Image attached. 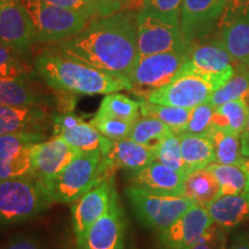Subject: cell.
I'll return each mask as SVG.
<instances>
[{
    "label": "cell",
    "instance_id": "cell-1",
    "mask_svg": "<svg viewBox=\"0 0 249 249\" xmlns=\"http://www.w3.org/2000/svg\"><path fill=\"white\" fill-rule=\"evenodd\" d=\"M136 15L138 11L124 9L91 18L77 35L52 45L76 60L129 80L140 58Z\"/></svg>",
    "mask_w": 249,
    "mask_h": 249
},
{
    "label": "cell",
    "instance_id": "cell-2",
    "mask_svg": "<svg viewBox=\"0 0 249 249\" xmlns=\"http://www.w3.org/2000/svg\"><path fill=\"white\" fill-rule=\"evenodd\" d=\"M34 70L50 88L73 95H107L132 89V83L126 77L76 60L53 45L34 58Z\"/></svg>",
    "mask_w": 249,
    "mask_h": 249
},
{
    "label": "cell",
    "instance_id": "cell-3",
    "mask_svg": "<svg viewBox=\"0 0 249 249\" xmlns=\"http://www.w3.org/2000/svg\"><path fill=\"white\" fill-rule=\"evenodd\" d=\"M52 203L43 182L33 176L0 180V226L26 222Z\"/></svg>",
    "mask_w": 249,
    "mask_h": 249
},
{
    "label": "cell",
    "instance_id": "cell-4",
    "mask_svg": "<svg viewBox=\"0 0 249 249\" xmlns=\"http://www.w3.org/2000/svg\"><path fill=\"white\" fill-rule=\"evenodd\" d=\"M101 151L80 152L60 172L42 181L54 203H73L93 186L104 181Z\"/></svg>",
    "mask_w": 249,
    "mask_h": 249
},
{
    "label": "cell",
    "instance_id": "cell-5",
    "mask_svg": "<svg viewBox=\"0 0 249 249\" xmlns=\"http://www.w3.org/2000/svg\"><path fill=\"white\" fill-rule=\"evenodd\" d=\"M29 13L36 42L58 44L81 33L92 18L46 0H20Z\"/></svg>",
    "mask_w": 249,
    "mask_h": 249
},
{
    "label": "cell",
    "instance_id": "cell-6",
    "mask_svg": "<svg viewBox=\"0 0 249 249\" xmlns=\"http://www.w3.org/2000/svg\"><path fill=\"white\" fill-rule=\"evenodd\" d=\"M223 85L222 81L198 73L185 64L171 82L151 92L145 101L193 108L209 101L211 95Z\"/></svg>",
    "mask_w": 249,
    "mask_h": 249
},
{
    "label": "cell",
    "instance_id": "cell-7",
    "mask_svg": "<svg viewBox=\"0 0 249 249\" xmlns=\"http://www.w3.org/2000/svg\"><path fill=\"white\" fill-rule=\"evenodd\" d=\"M189 48L140 57L129 80L130 91L145 99L155 90L171 82L188 60Z\"/></svg>",
    "mask_w": 249,
    "mask_h": 249
},
{
    "label": "cell",
    "instance_id": "cell-8",
    "mask_svg": "<svg viewBox=\"0 0 249 249\" xmlns=\"http://www.w3.org/2000/svg\"><path fill=\"white\" fill-rule=\"evenodd\" d=\"M126 195L143 225L163 230L181 217L195 203L183 195H161L128 186Z\"/></svg>",
    "mask_w": 249,
    "mask_h": 249
},
{
    "label": "cell",
    "instance_id": "cell-9",
    "mask_svg": "<svg viewBox=\"0 0 249 249\" xmlns=\"http://www.w3.org/2000/svg\"><path fill=\"white\" fill-rule=\"evenodd\" d=\"M140 57L189 48L179 22L142 8L136 15Z\"/></svg>",
    "mask_w": 249,
    "mask_h": 249
},
{
    "label": "cell",
    "instance_id": "cell-10",
    "mask_svg": "<svg viewBox=\"0 0 249 249\" xmlns=\"http://www.w3.org/2000/svg\"><path fill=\"white\" fill-rule=\"evenodd\" d=\"M207 207L194 204L181 217L160 230L161 249H192L213 224Z\"/></svg>",
    "mask_w": 249,
    "mask_h": 249
},
{
    "label": "cell",
    "instance_id": "cell-11",
    "mask_svg": "<svg viewBox=\"0 0 249 249\" xmlns=\"http://www.w3.org/2000/svg\"><path fill=\"white\" fill-rule=\"evenodd\" d=\"M43 140V133L0 135V180L31 176V147Z\"/></svg>",
    "mask_w": 249,
    "mask_h": 249
},
{
    "label": "cell",
    "instance_id": "cell-12",
    "mask_svg": "<svg viewBox=\"0 0 249 249\" xmlns=\"http://www.w3.org/2000/svg\"><path fill=\"white\" fill-rule=\"evenodd\" d=\"M79 249H126V224L118 194L107 213L90 226Z\"/></svg>",
    "mask_w": 249,
    "mask_h": 249
},
{
    "label": "cell",
    "instance_id": "cell-13",
    "mask_svg": "<svg viewBox=\"0 0 249 249\" xmlns=\"http://www.w3.org/2000/svg\"><path fill=\"white\" fill-rule=\"evenodd\" d=\"M0 42L22 55L36 43L29 13L20 0H0Z\"/></svg>",
    "mask_w": 249,
    "mask_h": 249
},
{
    "label": "cell",
    "instance_id": "cell-14",
    "mask_svg": "<svg viewBox=\"0 0 249 249\" xmlns=\"http://www.w3.org/2000/svg\"><path fill=\"white\" fill-rule=\"evenodd\" d=\"M116 194L113 178H110L93 186L73 202L71 214L76 242L82 240L90 226L107 213Z\"/></svg>",
    "mask_w": 249,
    "mask_h": 249
},
{
    "label": "cell",
    "instance_id": "cell-15",
    "mask_svg": "<svg viewBox=\"0 0 249 249\" xmlns=\"http://www.w3.org/2000/svg\"><path fill=\"white\" fill-rule=\"evenodd\" d=\"M80 152L82 151L71 147L59 135L34 143L31 147V176L45 181L66 167Z\"/></svg>",
    "mask_w": 249,
    "mask_h": 249
},
{
    "label": "cell",
    "instance_id": "cell-16",
    "mask_svg": "<svg viewBox=\"0 0 249 249\" xmlns=\"http://www.w3.org/2000/svg\"><path fill=\"white\" fill-rule=\"evenodd\" d=\"M227 0H183L180 28L189 45L209 31L225 11Z\"/></svg>",
    "mask_w": 249,
    "mask_h": 249
},
{
    "label": "cell",
    "instance_id": "cell-17",
    "mask_svg": "<svg viewBox=\"0 0 249 249\" xmlns=\"http://www.w3.org/2000/svg\"><path fill=\"white\" fill-rule=\"evenodd\" d=\"M234 61L219 40L205 44L191 45L186 65L204 75L225 83L234 75Z\"/></svg>",
    "mask_w": 249,
    "mask_h": 249
},
{
    "label": "cell",
    "instance_id": "cell-18",
    "mask_svg": "<svg viewBox=\"0 0 249 249\" xmlns=\"http://www.w3.org/2000/svg\"><path fill=\"white\" fill-rule=\"evenodd\" d=\"M155 161L152 149L134 142L130 139L112 141L107 154L103 155L102 173L104 179L112 178L116 170L135 172Z\"/></svg>",
    "mask_w": 249,
    "mask_h": 249
},
{
    "label": "cell",
    "instance_id": "cell-19",
    "mask_svg": "<svg viewBox=\"0 0 249 249\" xmlns=\"http://www.w3.org/2000/svg\"><path fill=\"white\" fill-rule=\"evenodd\" d=\"M187 174L172 167L152 161L143 169L133 172L129 186L161 195H182L183 182Z\"/></svg>",
    "mask_w": 249,
    "mask_h": 249
},
{
    "label": "cell",
    "instance_id": "cell-20",
    "mask_svg": "<svg viewBox=\"0 0 249 249\" xmlns=\"http://www.w3.org/2000/svg\"><path fill=\"white\" fill-rule=\"evenodd\" d=\"M220 21L219 42L238 65L249 61V14L224 12Z\"/></svg>",
    "mask_w": 249,
    "mask_h": 249
},
{
    "label": "cell",
    "instance_id": "cell-21",
    "mask_svg": "<svg viewBox=\"0 0 249 249\" xmlns=\"http://www.w3.org/2000/svg\"><path fill=\"white\" fill-rule=\"evenodd\" d=\"M48 124V112L40 107H11L0 104V135L43 133Z\"/></svg>",
    "mask_w": 249,
    "mask_h": 249
},
{
    "label": "cell",
    "instance_id": "cell-22",
    "mask_svg": "<svg viewBox=\"0 0 249 249\" xmlns=\"http://www.w3.org/2000/svg\"><path fill=\"white\" fill-rule=\"evenodd\" d=\"M213 223L231 229L249 218V192L220 196L207 207Z\"/></svg>",
    "mask_w": 249,
    "mask_h": 249
},
{
    "label": "cell",
    "instance_id": "cell-23",
    "mask_svg": "<svg viewBox=\"0 0 249 249\" xmlns=\"http://www.w3.org/2000/svg\"><path fill=\"white\" fill-rule=\"evenodd\" d=\"M179 138L187 173L204 169L211 163H216L214 143L209 133L202 135L182 134Z\"/></svg>",
    "mask_w": 249,
    "mask_h": 249
},
{
    "label": "cell",
    "instance_id": "cell-24",
    "mask_svg": "<svg viewBox=\"0 0 249 249\" xmlns=\"http://www.w3.org/2000/svg\"><path fill=\"white\" fill-rule=\"evenodd\" d=\"M182 195L195 204L208 207L220 197V186L213 172L204 167L187 174L183 182Z\"/></svg>",
    "mask_w": 249,
    "mask_h": 249
},
{
    "label": "cell",
    "instance_id": "cell-25",
    "mask_svg": "<svg viewBox=\"0 0 249 249\" xmlns=\"http://www.w3.org/2000/svg\"><path fill=\"white\" fill-rule=\"evenodd\" d=\"M248 99H235L214 107L213 128L240 138L245 132L246 123H247Z\"/></svg>",
    "mask_w": 249,
    "mask_h": 249
},
{
    "label": "cell",
    "instance_id": "cell-26",
    "mask_svg": "<svg viewBox=\"0 0 249 249\" xmlns=\"http://www.w3.org/2000/svg\"><path fill=\"white\" fill-rule=\"evenodd\" d=\"M58 135L71 147L82 152L101 151L104 155L107 154L112 142V140L103 136L91 124L85 121L74 128L64 130Z\"/></svg>",
    "mask_w": 249,
    "mask_h": 249
},
{
    "label": "cell",
    "instance_id": "cell-27",
    "mask_svg": "<svg viewBox=\"0 0 249 249\" xmlns=\"http://www.w3.org/2000/svg\"><path fill=\"white\" fill-rule=\"evenodd\" d=\"M44 102L26 79L0 77V104L11 107H40Z\"/></svg>",
    "mask_w": 249,
    "mask_h": 249
},
{
    "label": "cell",
    "instance_id": "cell-28",
    "mask_svg": "<svg viewBox=\"0 0 249 249\" xmlns=\"http://www.w3.org/2000/svg\"><path fill=\"white\" fill-rule=\"evenodd\" d=\"M191 112L192 108L156 104V103L148 102L145 99H140V113H141V116L152 117L163 121L164 124L171 127L174 134H178L186 126L189 116H191Z\"/></svg>",
    "mask_w": 249,
    "mask_h": 249
},
{
    "label": "cell",
    "instance_id": "cell-29",
    "mask_svg": "<svg viewBox=\"0 0 249 249\" xmlns=\"http://www.w3.org/2000/svg\"><path fill=\"white\" fill-rule=\"evenodd\" d=\"M173 130L163 121L152 117H140L132 127L130 140L145 147L154 149L163 140L172 134Z\"/></svg>",
    "mask_w": 249,
    "mask_h": 249
},
{
    "label": "cell",
    "instance_id": "cell-30",
    "mask_svg": "<svg viewBox=\"0 0 249 249\" xmlns=\"http://www.w3.org/2000/svg\"><path fill=\"white\" fill-rule=\"evenodd\" d=\"M239 66L238 70L235 68L234 75L211 95L208 102L213 107L235 99L249 98V73L244 65Z\"/></svg>",
    "mask_w": 249,
    "mask_h": 249
},
{
    "label": "cell",
    "instance_id": "cell-31",
    "mask_svg": "<svg viewBox=\"0 0 249 249\" xmlns=\"http://www.w3.org/2000/svg\"><path fill=\"white\" fill-rule=\"evenodd\" d=\"M207 169L211 171L220 186V196L238 195L246 191L248 177L240 166L211 163Z\"/></svg>",
    "mask_w": 249,
    "mask_h": 249
},
{
    "label": "cell",
    "instance_id": "cell-32",
    "mask_svg": "<svg viewBox=\"0 0 249 249\" xmlns=\"http://www.w3.org/2000/svg\"><path fill=\"white\" fill-rule=\"evenodd\" d=\"M209 134L214 143L216 163L241 166L246 157L241 152V141H239L238 136L213 128Z\"/></svg>",
    "mask_w": 249,
    "mask_h": 249
},
{
    "label": "cell",
    "instance_id": "cell-33",
    "mask_svg": "<svg viewBox=\"0 0 249 249\" xmlns=\"http://www.w3.org/2000/svg\"><path fill=\"white\" fill-rule=\"evenodd\" d=\"M99 113L107 114L120 119L135 123L141 117L140 113V101H135L119 92L105 95L97 111Z\"/></svg>",
    "mask_w": 249,
    "mask_h": 249
},
{
    "label": "cell",
    "instance_id": "cell-34",
    "mask_svg": "<svg viewBox=\"0 0 249 249\" xmlns=\"http://www.w3.org/2000/svg\"><path fill=\"white\" fill-rule=\"evenodd\" d=\"M46 1L57 5L59 7L82 12V13L88 14L92 18L107 17V15H112L120 11H124V9H127L126 2L121 1L101 2L92 1V0H46Z\"/></svg>",
    "mask_w": 249,
    "mask_h": 249
},
{
    "label": "cell",
    "instance_id": "cell-35",
    "mask_svg": "<svg viewBox=\"0 0 249 249\" xmlns=\"http://www.w3.org/2000/svg\"><path fill=\"white\" fill-rule=\"evenodd\" d=\"M152 151H154L156 161H160V163L166 165V166L188 174L185 166V161L182 160L179 135L174 133L170 134L160 144L156 145L152 149Z\"/></svg>",
    "mask_w": 249,
    "mask_h": 249
},
{
    "label": "cell",
    "instance_id": "cell-36",
    "mask_svg": "<svg viewBox=\"0 0 249 249\" xmlns=\"http://www.w3.org/2000/svg\"><path fill=\"white\" fill-rule=\"evenodd\" d=\"M30 68L22 59V54L0 42V77L29 79Z\"/></svg>",
    "mask_w": 249,
    "mask_h": 249
},
{
    "label": "cell",
    "instance_id": "cell-37",
    "mask_svg": "<svg viewBox=\"0 0 249 249\" xmlns=\"http://www.w3.org/2000/svg\"><path fill=\"white\" fill-rule=\"evenodd\" d=\"M90 124L105 138L117 141L129 138L134 123L97 112Z\"/></svg>",
    "mask_w": 249,
    "mask_h": 249
},
{
    "label": "cell",
    "instance_id": "cell-38",
    "mask_svg": "<svg viewBox=\"0 0 249 249\" xmlns=\"http://www.w3.org/2000/svg\"><path fill=\"white\" fill-rule=\"evenodd\" d=\"M213 111L214 107L209 102L202 103L197 107H193L186 126L177 135H182V134H195V135L208 134L213 128Z\"/></svg>",
    "mask_w": 249,
    "mask_h": 249
},
{
    "label": "cell",
    "instance_id": "cell-39",
    "mask_svg": "<svg viewBox=\"0 0 249 249\" xmlns=\"http://www.w3.org/2000/svg\"><path fill=\"white\" fill-rule=\"evenodd\" d=\"M183 0H144L143 8L166 20L180 23Z\"/></svg>",
    "mask_w": 249,
    "mask_h": 249
},
{
    "label": "cell",
    "instance_id": "cell-40",
    "mask_svg": "<svg viewBox=\"0 0 249 249\" xmlns=\"http://www.w3.org/2000/svg\"><path fill=\"white\" fill-rule=\"evenodd\" d=\"M227 229L213 223L192 249H227Z\"/></svg>",
    "mask_w": 249,
    "mask_h": 249
},
{
    "label": "cell",
    "instance_id": "cell-41",
    "mask_svg": "<svg viewBox=\"0 0 249 249\" xmlns=\"http://www.w3.org/2000/svg\"><path fill=\"white\" fill-rule=\"evenodd\" d=\"M1 249H44L36 236L18 234L11 238Z\"/></svg>",
    "mask_w": 249,
    "mask_h": 249
},
{
    "label": "cell",
    "instance_id": "cell-42",
    "mask_svg": "<svg viewBox=\"0 0 249 249\" xmlns=\"http://www.w3.org/2000/svg\"><path fill=\"white\" fill-rule=\"evenodd\" d=\"M83 119L81 117H77L73 113H61L57 114L52 118V124H53V130L55 135L60 134L64 130L74 128L77 124H82Z\"/></svg>",
    "mask_w": 249,
    "mask_h": 249
},
{
    "label": "cell",
    "instance_id": "cell-43",
    "mask_svg": "<svg viewBox=\"0 0 249 249\" xmlns=\"http://www.w3.org/2000/svg\"><path fill=\"white\" fill-rule=\"evenodd\" d=\"M224 12L232 14H249V0H227Z\"/></svg>",
    "mask_w": 249,
    "mask_h": 249
},
{
    "label": "cell",
    "instance_id": "cell-44",
    "mask_svg": "<svg viewBox=\"0 0 249 249\" xmlns=\"http://www.w3.org/2000/svg\"><path fill=\"white\" fill-rule=\"evenodd\" d=\"M229 249H249V238L246 235L239 236L232 242L231 247Z\"/></svg>",
    "mask_w": 249,
    "mask_h": 249
},
{
    "label": "cell",
    "instance_id": "cell-45",
    "mask_svg": "<svg viewBox=\"0 0 249 249\" xmlns=\"http://www.w3.org/2000/svg\"><path fill=\"white\" fill-rule=\"evenodd\" d=\"M240 141L242 155L249 158V136H240Z\"/></svg>",
    "mask_w": 249,
    "mask_h": 249
},
{
    "label": "cell",
    "instance_id": "cell-46",
    "mask_svg": "<svg viewBox=\"0 0 249 249\" xmlns=\"http://www.w3.org/2000/svg\"><path fill=\"white\" fill-rule=\"evenodd\" d=\"M92 1H101V2H110V1H121V2H126L127 5H128L129 9H133L134 11V7H133V1L132 0H92Z\"/></svg>",
    "mask_w": 249,
    "mask_h": 249
},
{
    "label": "cell",
    "instance_id": "cell-47",
    "mask_svg": "<svg viewBox=\"0 0 249 249\" xmlns=\"http://www.w3.org/2000/svg\"><path fill=\"white\" fill-rule=\"evenodd\" d=\"M133 1V7L134 11H141L143 8V5H144V0H132Z\"/></svg>",
    "mask_w": 249,
    "mask_h": 249
},
{
    "label": "cell",
    "instance_id": "cell-48",
    "mask_svg": "<svg viewBox=\"0 0 249 249\" xmlns=\"http://www.w3.org/2000/svg\"><path fill=\"white\" fill-rule=\"evenodd\" d=\"M241 136H249V99H248V112H247V123H246L245 132Z\"/></svg>",
    "mask_w": 249,
    "mask_h": 249
},
{
    "label": "cell",
    "instance_id": "cell-49",
    "mask_svg": "<svg viewBox=\"0 0 249 249\" xmlns=\"http://www.w3.org/2000/svg\"><path fill=\"white\" fill-rule=\"evenodd\" d=\"M246 192H249V179L247 181V185H246Z\"/></svg>",
    "mask_w": 249,
    "mask_h": 249
},
{
    "label": "cell",
    "instance_id": "cell-50",
    "mask_svg": "<svg viewBox=\"0 0 249 249\" xmlns=\"http://www.w3.org/2000/svg\"><path fill=\"white\" fill-rule=\"evenodd\" d=\"M244 66L246 67V70H247V71H248V73H249V61H248L247 64H246V65H244Z\"/></svg>",
    "mask_w": 249,
    "mask_h": 249
}]
</instances>
